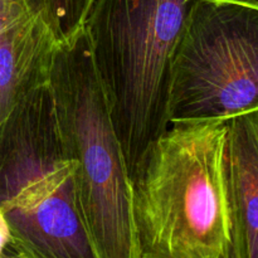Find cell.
I'll use <instances>...</instances> for the list:
<instances>
[{"label":"cell","instance_id":"1","mask_svg":"<svg viewBox=\"0 0 258 258\" xmlns=\"http://www.w3.org/2000/svg\"><path fill=\"white\" fill-rule=\"evenodd\" d=\"M227 121H179L148 146L133 175L143 258H229L223 175Z\"/></svg>","mask_w":258,"mask_h":258},{"label":"cell","instance_id":"2","mask_svg":"<svg viewBox=\"0 0 258 258\" xmlns=\"http://www.w3.org/2000/svg\"><path fill=\"white\" fill-rule=\"evenodd\" d=\"M49 88L60 139L75 163L81 213L98 258H143L133 180L85 29L59 43Z\"/></svg>","mask_w":258,"mask_h":258},{"label":"cell","instance_id":"3","mask_svg":"<svg viewBox=\"0 0 258 258\" xmlns=\"http://www.w3.org/2000/svg\"><path fill=\"white\" fill-rule=\"evenodd\" d=\"M0 209L10 244L24 258H98L49 82L25 97L0 127Z\"/></svg>","mask_w":258,"mask_h":258},{"label":"cell","instance_id":"4","mask_svg":"<svg viewBox=\"0 0 258 258\" xmlns=\"http://www.w3.org/2000/svg\"><path fill=\"white\" fill-rule=\"evenodd\" d=\"M191 0H96L85 24L131 180L168 127L170 64Z\"/></svg>","mask_w":258,"mask_h":258},{"label":"cell","instance_id":"5","mask_svg":"<svg viewBox=\"0 0 258 258\" xmlns=\"http://www.w3.org/2000/svg\"><path fill=\"white\" fill-rule=\"evenodd\" d=\"M258 111V9L191 0L170 64L168 123Z\"/></svg>","mask_w":258,"mask_h":258},{"label":"cell","instance_id":"6","mask_svg":"<svg viewBox=\"0 0 258 258\" xmlns=\"http://www.w3.org/2000/svg\"><path fill=\"white\" fill-rule=\"evenodd\" d=\"M223 175L229 258H258V111L227 121Z\"/></svg>","mask_w":258,"mask_h":258},{"label":"cell","instance_id":"7","mask_svg":"<svg viewBox=\"0 0 258 258\" xmlns=\"http://www.w3.org/2000/svg\"><path fill=\"white\" fill-rule=\"evenodd\" d=\"M58 45L33 13L0 32V127L25 97L49 82Z\"/></svg>","mask_w":258,"mask_h":258},{"label":"cell","instance_id":"8","mask_svg":"<svg viewBox=\"0 0 258 258\" xmlns=\"http://www.w3.org/2000/svg\"><path fill=\"white\" fill-rule=\"evenodd\" d=\"M30 12L48 24L59 43L70 42L85 29L96 0H25Z\"/></svg>","mask_w":258,"mask_h":258},{"label":"cell","instance_id":"9","mask_svg":"<svg viewBox=\"0 0 258 258\" xmlns=\"http://www.w3.org/2000/svg\"><path fill=\"white\" fill-rule=\"evenodd\" d=\"M30 13L25 0H0V32Z\"/></svg>","mask_w":258,"mask_h":258},{"label":"cell","instance_id":"10","mask_svg":"<svg viewBox=\"0 0 258 258\" xmlns=\"http://www.w3.org/2000/svg\"><path fill=\"white\" fill-rule=\"evenodd\" d=\"M10 242V228L4 213L0 209V254Z\"/></svg>","mask_w":258,"mask_h":258},{"label":"cell","instance_id":"11","mask_svg":"<svg viewBox=\"0 0 258 258\" xmlns=\"http://www.w3.org/2000/svg\"><path fill=\"white\" fill-rule=\"evenodd\" d=\"M0 258H24V257H23L9 242V244L5 247V249L2 252V254H0Z\"/></svg>","mask_w":258,"mask_h":258},{"label":"cell","instance_id":"12","mask_svg":"<svg viewBox=\"0 0 258 258\" xmlns=\"http://www.w3.org/2000/svg\"><path fill=\"white\" fill-rule=\"evenodd\" d=\"M213 2H226V3H234V4L246 5V7L256 8L258 9V0H213Z\"/></svg>","mask_w":258,"mask_h":258}]
</instances>
